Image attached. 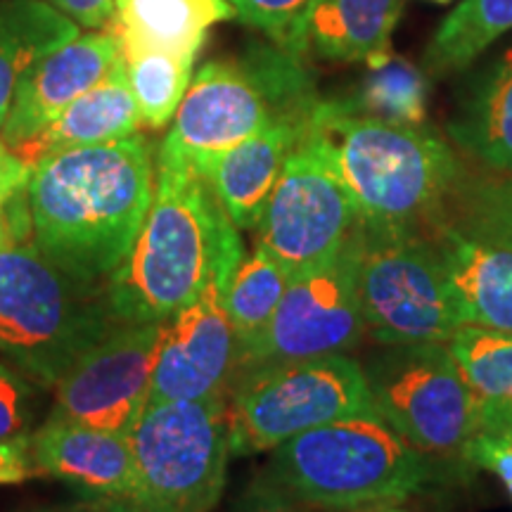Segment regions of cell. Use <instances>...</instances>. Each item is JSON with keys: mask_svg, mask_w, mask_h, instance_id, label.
<instances>
[{"mask_svg": "<svg viewBox=\"0 0 512 512\" xmlns=\"http://www.w3.org/2000/svg\"><path fill=\"white\" fill-rule=\"evenodd\" d=\"M287 283L290 275L261 245L242 254L240 264L233 268L226 290V309L238 342V361L271 325Z\"/></svg>", "mask_w": 512, "mask_h": 512, "instance_id": "4316f807", "label": "cell"}, {"mask_svg": "<svg viewBox=\"0 0 512 512\" xmlns=\"http://www.w3.org/2000/svg\"><path fill=\"white\" fill-rule=\"evenodd\" d=\"M316 102L302 64L285 50L254 60L207 62L192 76L159 150L197 166L273 119L309 114Z\"/></svg>", "mask_w": 512, "mask_h": 512, "instance_id": "ba28073f", "label": "cell"}, {"mask_svg": "<svg viewBox=\"0 0 512 512\" xmlns=\"http://www.w3.org/2000/svg\"><path fill=\"white\" fill-rule=\"evenodd\" d=\"M164 323H119L55 384L50 418L128 437L147 401Z\"/></svg>", "mask_w": 512, "mask_h": 512, "instance_id": "4fadbf2b", "label": "cell"}, {"mask_svg": "<svg viewBox=\"0 0 512 512\" xmlns=\"http://www.w3.org/2000/svg\"><path fill=\"white\" fill-rule=\"evenodd\" d=\"M309 133L349 190L363 226L432 230L467 176L453 147L430 128L363 117L342 100H318Z\"/></svg>", "mask_w": 512, "mask_h": 512, "instance_id": "3957f363", "label": "cell"}, {"mask_svg": "<svg viewBox=\"0 0 512 512\" xmlns=\"http://www.w3.org/2000/svg\"><path fill=\"white\" fill-rule=\"evenodd\" d=\"M119 38V36H117ZM128 88L136 100L143 126L164 128L174 121L192 81V55H178L119 38Z\"/></svg>", "mask_w": 512, "mask_h": 512, "instance_id": "d4e9b609", "label": "cell"}, {"mask_svg": "<svg viewBox=\"0 0 512 512\" xmlns=\"http://www.w3.org/2000/svg\"><path fill=\"white\" fill-rule=\"evenodd\" d=\"M22 370L0 361V441L31 439V425L38 408L36 389Z\"/></svg>", "mask_w": 512, "mask_h": 512, "instance_id": "4dcf8cb0", "label": "cell"}, {"mask_svg": "<svg viewBox=\"0 0 512 512\" xmlns=\"http://www.w3.org/2000/svg\"><path fill=\"white\" fill-rule=\"evenodd\" d=\"M105 287L86 285L34 242L0 249V354L43 387L117 328Z\"/></svg>", "mask_w": 512, "mask_h": 512, "instance_id": "5b68a950", "label": "cell"}, {"mask_svg": "<svg viewBox=\"0 0 512 512\" xmlns=\"http://www.w3.org/2000/svg\"><path fill=\"white\" fill-rule=\"evenodd\" d=\"M448 136L486 169L512 174V48L460 95Z\"/></svg>", "mask_w": 512, "mask_h": 512, "instance_id": "44dd1931", "label": "cell"}, {"mask_svg": "<svg viewBox=\"0 0 512 512\" xmlns=\"http://www.w3.org/2000/svg\"><path fill=\"white\" fill-rule=\"evenodd\" d=\"M228 3L242 22L264 31L278 43L280 50L290 53L294 36L316 0H228Z\"/></svg>", "mask_w": 512, "mask_h": 512, "instance_id": "f546056e", "label": "cell"}, {"mask_svg": "<svg viewBox=\"0 0 512 512\" xmlns=\"http://www.w3.org/2000/svg\"><path fill=\"white\" fill-rule=\"evenodd\" d=\"M366 335L347 238L323 264L290 278L271 325L240 356L235 375L268 363L349 354Z\"/></svg>", "mask_w": 512, "mask_h": 512, "instance_id": "7c38bea8", "label": "cell"}, {"mask_svg": "<svg viewBox=\"0 0 512 512\" xmlns=\"http://www.w3.org/2000/svg\"><path fill=\"white\" fill-rule=\"evenodd\" d=\"M140 512H211L226 489L228 394L147 403L128 434Z\"/></svg>", "mask_w": 512, "mask_h": 512, "instance_id": "30bf717a", "label": "cell"}, {"mask_svg": "<svg viewBox=\"0 0 512 512\" xmlns=\"http://www.w3.org/2000/svg\"><path fill=\"white\" fill-rule=\"evenodd\" d=\"M349 242L366 332L377 344H446L463 328L432 230L356 223Z\"/></svg>", "mask_w": 512, "mask_h": 512, "instance_id": "8992f818", "label": "cell"}, {"mask_svg": "<svg viewBox=\"0 0 512 512\" xmlns=\"http://www.w3.org/2000/svg\"><path fill=\"white\" fill-rule=\"evenodd\" d=\"M403 0H316L294 36L290 55L380 67L392 55Z\"/></svg>", "mask_w": 512, "mask_h": 512, "instance_id": "ac0fdd59", "label": "cell"}, {"mask_svg": "<svg viewBox=\"0 0 512 512\" xmlns=\"http://www.w3.org/2000/svg\"><path fill=\"white\" fill-rule=\"evenodd\" d=\"M238 264H223L190 304L164 320L147 403L202 401L228 394L238 370V342L228 318L226 290Z\"/></svg>", "mask_w": 512, "mask_h": 512, "instance_id": "5bb4252c", "label": "cell"}, {"mask_svg": "<svg viewBox=\"0 0 512 512\" xmlns=\"http://www.w3.org/2000/svg\"><path fill=\"white\" fill-rule=\"evenodd\" d=\"M271 453L268 482L318 510L380 512L441 482L430 460L377 413L297 434Z\"/></svg>", "mask_w": 512, "mask_h": 512, "instance_id": "277c9868", "label": "cell"}, {"mask_svg": "<svg viewBox=\"0 0 512 512\" xmlns=\"http://www.w3.org/2000/svg\"><path fill=\"white\" fill-rule=\"evenodd\" d=\"M79 24L43 0H0V128L22 76L79 36Z\"/></svg>", "mask_w": 512, "mask_h": 512, "instance_id": "603a6c76", "label": "cell"}, {"mask_svg": "<svg viewBox=\"0 0 512 512\" xmlns=\"http://www.w3.org/2000/svg\"><path fill=\"white\" fill-rule=\"evenodd\" d=\"M432 3H451V0H432Z\"/></svg>", "mask_w": 512, "mask_h": 512, "instance_id": "ab89813d", "label": "cell"}, {"mask_svg": "<svg viewBox=\"0 0 512 512\" xmlns=\"http://www.w3.org/2000/svg\"><path fill=\"white\" fill-rule=\"evenodd\" d=\"M460 323L512 332V252L465 238L441 221L432 228Z\"/></svg>", "mask_w": 512, "mask_h": 512, "instance_id": "d6986e66", "label": "cell"}, {"mask_svg": "<svg viewBox=\"0 0 512 512\" xmlns=\"http://www.w3.org/2000/svg\"><path fill=\"white\" fill-rule=\"evenodd\" d=\"M309 114L273 119L254 136L195 166L238 230H254L287 157L302 140Z\"/></svg>", "mask_w": 512, "mask_h": 512, "instance_id": "2e32d148", "label": "cell"}, {"mask_svg": "<svg viewBox=\"0 0 512 512\" xmlns=\"http://www.w3.org/2000/svg\"><path fill=\"white\" fill-rule=\"evenodd\" d=\"M242 512H302L299 503H294L290 496L283 494L278 486L268 482V479H259L252 486L247 496V505Z\"/></svg>", "mask_w": 512, "mask_h": 512, "instance_id": "d590c367", "label": "cell"}, {"mask_svg": "<svg viewBox=\"0 0 512 512\" xmlns=\"http://www.w3.org/2000/svg\"><path fill=\"white\" fill-rule=\"evenodd\" d=\"M477 413V432L512 427V332L465 325L448 339Z\"/></svg>", "mask_w": 512, "mask_h": 512, "instance_id": "cb8c5ba5", "label": "cell"}, {"mask_svg": "<svg viewBox=\"0 0 512 512\" xmlns=\"http://www.w3.org/2000/svg\"><path fill=\"white\" fill-rule=\"evenodd\" d=\"M444 223L465 238L512 252V174L465 176L448 204Z\"/></svg>", "mask_w": 512, "mask_h": 512, "instance_id": "83f0119b", "label": "cell"}, {"mask_svg": "<svg viewBox=\"0 0 512 512\" xmlns=\"http://www.w3.org/2000/svg\"><path fill=\"white\" fill-rule=\"evenodd\" d=\"M50 5L86 29L107 27L114 15V0H50Z\"/></svg>", "mask_w": 512, "mask_h": 512, "instance_id": "e575fe53", "label": "cell"}, {"mask_svg": "<svg viewBox=\"0 0 512 512\" xmlns=\"http://www.w3.org/2000/svg\"><path fill=\"white\" fill-rule=\"evenodd\" d=\"M24 192L34 245L81 283L105 287L150 209L152 143L133 133L48 155L31 166Z\"/></svg>", "mask_w": 512, "mask_h": 512, "instance_id": "6da1fadb", "label": "cell"}, {"mask_svg": "<svg viewBox=\"0 0 512 512\" xmlns=\"http://www.w3.org/2000/svg\"><path fill=\"white\" fill-rule=\"evenodd\" d=\"M356 223L349 190L306 124L261 211L254 245L264 247L294 278L339 252Z\"/></svg>", "mask_w": 512, "mask_h": 512, "instance_id": "8fae6325", "label": "cell"}, {"mask_svg": "<svg viewBox=\"0 0 512 512\" xmlns=\"http://www.w3.org/2000/svg\"><path fill=\"white\" fill-rule=\"evenodd\" d=\"M36 472L67 482L95 498L133 503L136 467L128 437L50 418L29 439Z\"/></svg>", "mask_w": 512, "mask_h": 512, "instance_id": "e0dca14e", "label": "cell"}, {"mask_svg": "<svg viewBox=\"0 0 512 512\" xmlns=\"http://www.w3.org/2000/svg\"><path fill=\"white\" fill-rule=\"evenodd\" d=\"M34 458H31L27 441H0V486L22 484L34 475Z\"/></svg>", "mask_w": 512, "mask_h": 512, "instance_id": "d6a6232c", "label": "cell"}, {"mask_svg": "<svg viewBox=\"0 0 512 512\" xmlns=\"http://www.w3.org/2000/svg\"><path fill=\"white\" fill-rule=\"evenodd\" d=\"M140 126H143V119L128 88L124 62L119 60L98 86L64 107L53 124H48L27 143L17 145L12 152L24 164L34 166L43 157L57 155V152L128 138L138 133Z\"/></svg>", "mask_w": 512, "mask_h": 512, "instance_id": "ffe728a7", "label": "cell"}, {"mask_svg": "<svg viewBox=\"0 0 512 512\" xmlns=\"http://www.w3.org/2000/svg\"><path fill=\"white\" fill-rule=\"evenodd\" d=\"M121 60V46L114 31L79 34L62 48L36 62L19 81L8 119L0 128L3 143L15 150L60 117L64 107L91 91Z\"/></svg>", "mask_w": 512, "mask_h": 512, "instance_id": "9a60e30c", "label": "cell"}, {"mask_svg": "<svg viewBox=\"0 0 512 512\" xmlns=\"http://www.w3.org/2000/svg\"><path fill=\"white\" fill-rule=\"evenodd\" d=\"M467 456L472 470L494 475L512 501V427L477 432Z\"/></svg>", "mask_w": 512, "mask_h": 512, "instance_id": "1f68e13d", "label": "cell"}, {"mask_svg": "<svg viewBox=\"0 0 512 512\" xmlns=\"http://www.w3.org/2000/svg\"><path fill=\"white\" fill-rule=\"evenodd\" d=\"M380 512H411V510H403V508H399V505H396V508H387V510H380Z\"/></svg>", "mask_w": 512, "mask_h": 512, "instance_id": "f35d334b", "label": "cell"}, {"mask_svg": "<svg viewBox=\"0 0 512 512\" xmlns=\"http://www.w3.org/2000/svg\"><path fill=\"white\" fill-rule=\"evenodd\" d=\"M245 254L235 223L185 159L157 152L155 192L131 252L105 285L117 323H164Z\"/></svg>", "mask_w": 512, "mask_h": 512, "instance_id": "7a4b0ae2", "label": "cell"}, {"mask_svg": "<svg viewBox=\"0 0 512 512\" xmlns=\"http://www.w3.org/2000/svg\"><path fill=\"white\" fill-rule=\"evenodd\" d=\"M238 17L228 0H114L110 29L143 46L197 57L211 27Z\"/></svg>", "mask_w": 512, "mask_h": 512, "instance_id": "7402d4cb", "label": "cell"}, {"mask_svg": "<svg viewBox=\"0 0 512 512\" xmlns=\"http://www.w3.org/2000/svg\"><path fill=\"white\" fill-rule=\"evenodd\" d=\"M380 418L430 460L441 482L475 477L477 413L448 344L384 347L363 366Z\"/></svg>", "mask_w": 512, "mask_h": 512, "instance_id": "52a82bcc", "label": "cell"}, {"mask_svg": "<svg viewBox=\"0 0 512 512\" xmlns=\"http://www.w3.org/2000/svg\"><path fill=\"white\" fill-rule=\"evenodd\" d=\"M363 413L377 411L363 366L347 354L242 370L228 389L230 456L275 451L297 434Z\"/></svg>", "mask_w": 512, "mask_h": 512, "instance_id": "9c48e42d", "label": "cell"}, {"mask_svg": "<svg viewBox=\"0 0 512 512\" xmlns=\"http://www.w3.org/2000/svg\"><path fill=\"white\" fill-rule=\"evenodd\" d=\"M29 176L31 166L24 164L0 138V209H5L17 195H22Z\"/></svg>", "mask_w": 512, "mask_h": 512, "instance_id": "836d02e7", "label": "cell"}, {"mask_svg": "<svg viewBox=\"0 0 512 512\" xmlns=\"http://www.w3.org/2000/svg\"><path fill=\"white\" fill-rule=\"evenodd\" d=\"M12 202H15V200H12ZM12 202L5 209H0V249L24 242V238H27V233L31 230L27 195H24V204L17 209V214H15V211H10Z\"/></svg>", "mask_w": 512, "mask_h": 512, "instance_id": "8d00e7d4", "label": "cell"}, {"mask_svg": "<svg viewBox=\"0 0 512 512\" xmlns=\"http://www.w3.org/2000/svg\"><path fill=\"white\" fill-rule=\"evenodd\" d=\"M27 512H140L131 501H121V498H88L81 503L55 505V508H36Z\"/></svg>", "mask_w": 512, "mask_h": 512, "instance_id": "74e56055", "label": "cell"}, {"mask_svg": "<svg viewBox=\"0 0 512 512\" xmlns=\"http://www.w3.org/2000/svg\"><path fill=\"white\" fill-rule=\"evenodd\" d=\"M512 31V0H460L425 50L432 76L463 72L503 34Z\"/></svg>", "mask_w": 512, "mask_h": 512, "instance_id": "484cf974", "label": "cell"}, {"mask_svg": "<svg viewBox=\"0 0 512 512\" xmlns=\"http://www.w3.org/2000/svg\"><path fill=\"white\" fill-rule=\"evenodd\" d=\"M342 102L363 117L420 126L427 114V79L411 62L389 57L380 67H370L358 93Z\"/></svg>", "mask_w": 512, "mask_h": 512, "instance_id": "f1b7e54d", "label": "cell"}]
</instances>
